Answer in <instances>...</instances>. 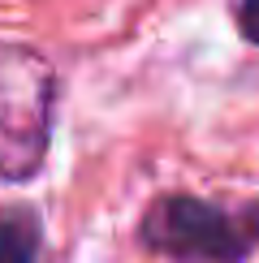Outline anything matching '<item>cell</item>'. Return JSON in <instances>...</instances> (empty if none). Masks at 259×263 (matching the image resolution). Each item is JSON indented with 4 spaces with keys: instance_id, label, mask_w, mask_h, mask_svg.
I'll use <instances>...</instances> for the list:
<instances>
[{
    "instance_id": "cell-4",
    "label": "cell",
    "mask_w": 259,
    "mask_h": 263,
    "mask_svg": "<svg viewBox=\"0 0 259 263\" xmlns=\"http://www.w3.org/2000/svg\"><path fill=\"white\" fill-rule=\"evenodd\" d=\"M237 26H242V35L259 43V0H242V9H237Z\"/></svg>"
},
{
    "instance_id": "cell-3",
    "label": "cell",
    "mask_w": 259,
    "mask_h": 263,
    "mask_svg": "<svg viewBox=\"0 0 259 263\" xmlns=\"http://www.w3.org/2000/svg\"><path fill=\"white\" fill-rule=\"evenodd\" d=\"M43 229L30 207H5L0 212V263H39Z\"/></svg>"
},
{
    "instance_id": "cell-2",
    "label": "cell",
    "mask_w": 259,
    "mask_h": 263,
    "mask_svg": "<svg viewBox=\"0 0 259 263\" xmlns=\"http://www.w3.org/2000/svg\"><path fill=\"white\" fill-rule=\"evenodd\" d=\"M57 78L26 43L0 39V177L26 181L39 173L52 138Z\"/></svg>"
},
{
    "instance_id": "cell-1",
    "label": "cell",
    "mask_w": 259,
    "mask_h": 263,
    "mask_svg": "<svg viewBox=\"0 0 259 263\" xmlns=\"http://www.w3.org/2000/svg\"><path fill=\"white\" fill-rule=\"evenodd\" d=\"M143 242L177 263H242L259 246V203L220 207L194 194H164L143 216Z\"/></svg>"
}]
</instances>
